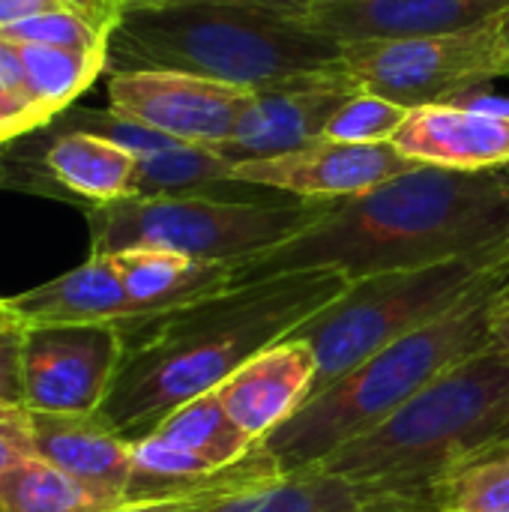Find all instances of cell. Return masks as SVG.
I'll list each match as a JSON object with an SVG mask.
<instances>
[{
  "instance_id": "cell-1",
  "label": "cell",
  "mask_w": 509,
  "mask_h": 512,
  "mask_svg": "<svg viewBox=\"0 0 509 512\" xmlns=\"http://www.w3.org/2000/svg\"><path fill=\"white\" fill-rule=\"evenodd\" d=\"M348 282L333 270L276 273L120 327L123 360L99 417L129 441L147 435L180 405L225 384L258 351L288 339Z\"/></svg>"
},
{
  "instance_id": "cell-2",
  "label": "cell",
  "mask_w": 509,
  "mask_h": 512,
  "mask_svg": "<svg viewBox=\"0 0 509 512\" xmlns=\"http://www.w3.org/2000/svg\"><path fill=\"white\" fill-rule=\"evenodd\" d=\"M507 237L509 168L420 165L366 195L333 201L318 222L288 243L234 264V276L249 282L276 273L333 270L354 282L477 255Z\"/></svg>"
},
{
  "instance_id": "cell-3",
  "label": "cell",
  "mask_w": 509,
  "mask_h": 512,
  "mask_svg": "<svg viewBox=\"0 0 509 512\" xmlns=\"http://www.w3.org/2000/svg\"><path fill=\"white\" fill-rule=\"evenodd\" d=\"M342 45L264 0H165L120 12L108 72H186L249 90L339 72Z\"/></svg>"
},
{
  "instance_id": "cell-4",
  "label": "cell",
  "mask_w": 509,
  "mask_h": 512,
  "mask_svg": "<svg viewBox=\"0 0 509 512\" xmlns=\"http://www.w3.org/2000/svg\"><path fill=\"white\" fill-rule=\"evenodd\" d=\"M507 285L509 270L492 276L444 318L381 348L336 384L315 393L258 444L276 459L282 474L321 468L333 453L384 426L456 363L483 351L492 339L498 294Z\"/></svg>"
},
{
  "instance_id": "cell-5",
  "label": "cell",
  "mask_w": 509,
  "mask_h": 512,
  "mask_svg": "<svg viewBox=\"0 0 509 512\" xmlns=\"http://www.w3.org/2000/svg\"><path fill=\"white\" fill-rule=\"evenodd\" d=\"M507 438L509 351L486 345L321 468L348 480L426 495L438 477Z\"/></svg>"
},
{
  "instance_id": "cell-6",
  "label": "cell",
  "mask_w": 509,
  "mask_h": 512,
  "mask_svg": "<svg viewBox=\"0 0 509 512\" xmlns=\"http://www.w3.org/2000/svg\"><path fill=\"white\" fill-rule=\"evenodd\" d=\"M333 201H303L291 195L258 198H120L84 210L90 228V255H114L126 249H168L198 261L243 264L264 255L312 222Z\"/></svg>"
},
{
  "instance_id": "cell-7",
  "label": "cell",
  "mask_w": 509,
  "mask_h": 512,
  "mask_svg": "<svg viewBox=\"0 0 509 512\" xmlns=\"http://www.w3.org/2000/svg\"><path fill=\"white\" fill-rule=\"evenodd\" d=\"M504 270H509V261L498 243L495 249L456 261L348 282L336 300L291 333V339L306 342L318 357L312 396L381 348L444 318Z\"/></svg>"
},
{
  "instance_id": "cell-8",
  "label": "cell",
  "mask_w": 509,
  "mask_h": 512,
  "mask_svg": "<svg viewBox=\"0 0 509 512\" xmlns=\"http://www.w3.org/2000/svg\"><path fill=\"white\" fill-rule=\"evenodd\" d=\"M339 72L357 90L378 93L411 111L447 105L509 75L501 18L459 33L351 42L342 45Z\"/></svg>"
},
{
  "instance_id": "cell-9",
  "label": "cell",
  "mask_w": 509,
  "mask_h": 512,
  "mask_svg": "<svg viewBox=\"0 0 509 512\" xmlns=\"http://www.w3.org/2000/svg\"><path fill=\"white\" fill-rule=\"evenodd\" d=\"M117 324L24 327V408L42 414H99L123 360Z\"/></svg>"
},
{
  "instance_id": "cell-10",
  "label": "cell",
  "mask_w": 509,
  "mask_h": 512,
  "mask_svg": "<svg viewBox=\"0 0 509 512\" xmlns=\"http://www.w3.org/2000/svg\"><path fill=\"white\" fill-rule=\"evenodd\" d=\"M252 102L249 87L186 72H108V108L183 144H228Z\"/></svg>"
},
{
  "instance_id": "cell-11",
  "label": "cell",
  "mask_w": 509,
  "mask_h": 512,
  "mask_svg": "<svg viewBox=\"0 0 509 512\" xmlns=\"http://www.w3.org/2000/svg\"><path fill=\"white\" fill-rule=\"evenodd\" d=\"M420 168L393 144H348L318 138L300 150L249 159L231 168V183L267 189L303 201H342Z\"/></svg>"
},
{
  "instance_id": "cell-12",
  "label": "cell",
  "mask_w": 509,
  "mask_h": 512,
  "mask_svg": "<svg viewBox=\"0 0 509 512\" xmlns=\"http://www.w3.org/2000/svg\"><path fill=\"white\" fill-rule=\"evenodd\" d=\"M360 93L342 72L303 75L255 90L228 144L216 147L228 162L270 159L324 138L336 111Z\"/></svg>"
},
{
  "instance_id": "cell-13",
  "label": "cell",
  "mask_w": 509,
  "mask_h": 512,
  "mask_svg": "<svg viewBox=\"0 0 509 512\" xmlns=\"http://www.w3.org/2000/svg\"><path fill=\"white\" fill-rule=\"evenodd\" d=\"M509 12V0H339L294 12L306 27L339 45L459 33Z\"/></svg>"
},
{
  "instance_id": "cell-14",
  "label": "cell",
  "mask_w": 509,
  "mask_h": 512,
  "mask_svg": "<svg viewBox=\"0 0 509 512\" xmlns=\"http://www.w3.org/2000/svg\"><path fill=\"white\" fill-rule=\"evenodd\" d=\"M315 375V351L288 336L246 360L225 384L216 387V396L228 417L258 444L309 402Z\"/></svg>"
},
{
  "instance_id": "cell-15",
  "label": "cell",
  "mask_w": 509,
  "mask_h": 512,
  "mask_svg": "<svg viewBox=\"0 0 509 512\" xmlns=\"http://www.w3.org/2000/svg\"><path fill=\"white\" fill-rule=\"evenodd\" d=\"M417 165L450 171L509 168V117L480 114L462 105L414 108L390 141Z\"/></svg>"
},
{
  "instance_id": "cell-16",
  "label": "cell",
  "mask_w": 509,
  "mask_h": 512,
  "mask_svg": "<svg viewBox=\"0 0 509 512\" xmlns=\"http://www.w3.org/2000/svg\"><path fill=\"white\" fill-rule=\"evenodd\" d=\"M30 435L33 456L108 498L126 501L132 483V441L99 414L30 411Z\"/></svg>"
},
{
  "instance_id": "cell-17",
  "label": "cell",
  "mask_w": 509,
  "mask_h": 512,
  "mask_svg": "<svg viewBox=\"0 0 509 512\" xmlns=\"http://www.w3.org/2000/svg\"><path fill=\"white\" fill-rule=\"evenodd\" d=\"M0 300L21 327H57V324L123 327L135 321V306L123 288V279L111 255H90L84 264L72 267L69 273Z\"/></svg>"
},
{
  "instance_id": "cell-18",
  "label": "cell",
  "mask_w": 509,
  "mask_h": 512,
  "mask_svg": "<svg viewBox=\"0 0 509 512\" xmlns=\"http://www.w3.org/2000/svg\"><path fill=\"white\" fill-rule=\"evenodd\" d=\"M210 512H432V507L417 492L309 468L234 495Z\"/></svg>"
},
{
  "instance_id": "cell-19",
  "label": "cell",
  "mask_w": 509,
  "mask_h": 512,
  "mask_svg": "<svg viewBox=\"0 0 509 512\" xmlns=\"http://www.w3.org/2000/svg\"><path fill=\"white\" fill-rule=\"evenodd\" d=\"M111 258L135 306V321L183 309L237 282L234 264L198 261L168 249H126Z\"/></svg>"
},
{
  "instance_id": "cell-20",
  "label": "cell",
  "mask_w": 509,
  "mask_h": 512,
  "mask_svg": "<svg viewBox=\"0 0 509 512\" xmlns=\"http://www.w3.org/2000/svg\"><path fill=\"white\" fill-rule=\"evenodd\" d=\"M231 168L234 162H228L216 147L174 144L168 150L138 159L132 195L135 198H171V195L231 198L222 195V189L237 186L231 183Z\"/></svg>"
},
{
  "instance_id": "cell-21",
  "label": "cell",
  "mask_w": 509,
  "mask_h": 512,
  "mask_svg": "<svg viewBox=\"0 0 509 512\" xmlns=\"http://www.w3.org/2000/svg\"><path fill=\"white\" fill-rule=\"evenodd\" d=\"M147 435L171 447H180L210 462L213 468H228L243 456H249V450L255 447V441L228 417L216 390L180 405L165 420H159Z\"/></svg>"
},
{
  "instance_id": "cell-22",
  "label": "cell",
  "mask_w": 509,
  "mask_h": 512,
  "mask_svg": "<svg viewBox=\"0 0 509 512\" xmlns=\"http://www.w3.org/2000/svg\"><path fill=\"white\" fill-rule=\"evenodd\" d=\"M21 54L33 105L54 123L108 69V51L12 42Z\"/></svg>"
},
{
  "instance_id": "cell-23",
  "label": "cell",
  "mask_w": 509,
  "mask_h": 512,
  "mask_svg": "<svg viewBox=\"0 0 509 512\" xmlns=\"http://www.w3.org/2000/svg\"><path fill=\"white\" fill-rule=\"evenodd\" d=\"M123 501L108 498L39 456L0 474V512H105Z\"/></svg>"
},
{
  "instance_id": "cell-24",
  "label": "cell",
  "mask_w": 509,
  "mask_h": 512,
  "mask_svg": "<svg viewBox=\"0 0 509 512\" xmlns=\"http://www.w3.org/2000/svg\"><path fill=\"white\" fill-rule=\"evenodd\" d=\"M426 498L432 512H509V441L438 477Z\"/></svg>"
},
{
  "instance_id": "cell-25",
  "label": "cell",
  "mask_w": 509,
  "mask_h": 512,
  "mask_svg": "<svg viewBox=\"0 0 509 512\" xmlns=\"http://www.w3.org/2000/svg\"><path fill=\"white\" fill-rule=\"evenodd\" d=\"M282 477V468L276 465V459L255 444L249 450V456H243L240 462L228 465L216 480H210L207 486H198L192 492H180V495H162V498H144V501H123L117 507L105 512H210L219 507L222 501L243 495L249 489L267 486L273 480Z\"/></svg>"
},
{
  "instance_id": "cell-26",
  "label": "cell",
  "mask_w": 509,
  "mask_h": 512,
  "mask_svg": "<svg viewBox=\"0 0 509 512\" xmlns=\"http://www.w3.org/2000/svg\"><path fill=\"white\" fill-rule=\"evenodd\" d=\"M51 126L60 132H87V135L105 138V141L129 150L138 159L159 153V150H168L174 144H183V141H177L165 132H156V129L132 120V117H123L114 108H66Z\"/></svg>"
},
{
  "instance_id": "cell-27",
  "label": "cell",
  "mask_w": 509,
  "mask_h": 512,
  "mask_svg": "<svg viewBox=\"0 0 509 512\" xmlns=\"http://www.w3.org/2000/svg\"><path fill=\"white\" fill-rule=\"evenodd\" d=\"M411 108L390 102L378 93H354L330 120L324 138L348 141V144H390Z\"/></svg>"
},
{
  "instance_id": "cell-28",
  "label": "cell",
  "mask_w": 509,
  "mask_h": 512,
  "mask_svg": "<svg viewBox=\"0 0 509 512\" xmlns=\"http://www.w3.org/2000/svg\"><path fill=\"white\" fill-rule=\"evenodd\" d=\"M9 42L27 45H54V48H78V51H108V33L96 30L84 15L72 9H54L0 30Z\"/></svg>"
},
{
  "instance_id": "cell-29",
  "label": "cell",
  "mask_w": 509,
  "mask_h": 512,
  "mask_svg": "<svg viewBox=\"0 0 509 512\" xmlns=\"http://www.w3.org/2000/svg\"><path fill=\"white\" fill-rule=\"evenodd\" d=\"M21 339H24V327L15 318L0 324V408L24 405Z\"/></svg>"
},
{
  "instance_id": "cell-30",
  "label": "cell",
  "mask_w": 509,
  "mask_h": 512,
  "mask_svg": "<svg viewBox=\"0 0 509 512\" xmlns=\"http://www.w3.org/2000/svg\"><path fill=\"white\" fill-rule=\"evenodd\" d=\"M33 456V435H30V411L0 408V474L15 468L21 459Z\"/></svg>"
},
{
  "instance_id": "cell-31",
  "label": "cell",
  "mask_w": 509,
  "mask_h": 512,
  "mask_svg": "<svg viewBox=\"0 0 509 512\" xmlns=\"http://www.w3.org/2000/svg\"><path fill=\"white\" fill-rule=\"evenodd\" d=\"M42 126H48V123H45L36 111H30V108H24L21 102H15V99L3 90V84H0V147H6V144L24 138V135L36 132V129H42Z\"/></svg>"
},
{
  "instance_id": "cell-32",
  "label": "cell",
  "mask_w": 509,
  "mask_h": 512,
  "mask_svg": "<svg viewBox=\"0 0 509 512\" xmlns=\"http://www.w3.org/2000/svg\"><path fill=\"white\" fill-rule=\"evenodd\" d=\"M63 3H66L72 12L84 15L96 30H102V33H108V36H111V30L117 27L120 12H123L120 0H63Z\"/></svg>"
},
{
  "instance_id": "cell-33",
  "label": "cell",
  "mask_w": 509,
  "mask_h": 512,
  "mask_svg": "<svg viewBox=\"0 0 509 512\" xmlns=\"http://www.w3.org/2000/svg\"><path fill=\"white\" fill-rule=\"evenodd\" d=\"M54 9H69V6L63 0H0V30Z\"/></svg>"
},
{
  "instance_id": "cell-34",
  "label": "cell",
  "mask_w": 509,
  "mask_h": 512,
  "mask_svg": "<svg viewBox=\"0 0 509 512\" xmlns=\"http://www.w3.org/2000/svg\"><path fill=\"white\" fill-rule=\"evenodd\" d=\"M453 105H462V108H471V111H480V114H492V117H509V96L492 93L489 87L468 90L459 99H453Z\"/></svg>"
},
{
  "instance_id": "cell-35",
  "label": "cell",
  "mask_w": 509,
  "mask_h": 512,
  "mask_svg": "<svg viewBox=\"0 0 509 512\" xmlns=\"http://www.w3.org/2000/svg\"><path fill=\"white\" fill-rule=\"evenodd\" d=\"M276 9H288V12H300V9H309V6H318V3H339V0H264Z\"/></svg>"
},
{
  "instance_id": "cell-36",
  "label": "cell",
  "mask_w": 509,
  "mask_h": 512,
  "mask_svg": "<svg viewBox=\"0 0 509 512\" xmlns=\"http://www.w3.org/2000/svg\"><path fill=\"white\" fill-rule=\"evenodd\" d=\"M501 48H504V54L509 57V12L501 18Z\"/></svg>"
},
{
  "instance_id": "cell-37",
  "label": "cell",
  "mask_w": 509,
  "mask_h": 512,
  "mask_svg": "<svg viewBox=\"0 0 509 512\" xmlns=\"http://www.w3.org/2000/svg\"><path fill=\"white\" fill-rule=\"evenodd\" d=\"M150 3H165V0H120L123 9H132V6H150Z\"/></svg>"
},
{
  "instance_id": "cell-38",
  "label": "cell",
  "mask_w": 509,
  "mask_h": 512,
  "mask_svg": "<svg viewBox=\"0 0 509 512\" xmlns=\"http://www.w3.org/2000/svg\"><path fill=\"white\" fill-rule=\"evenodd\" d=\"M9 318H12V312H9V309L3 306V300H0V324H3V321H9Z\"/></svg>"
},
{
  "instance_id": "cell-39",
  "label": "cell",
  "mask_w": 509,
  "mask_h": 512,
  "mask_svg": "<svg viewBox=\"0 0 509 512\" xmlns=\"http://www.w3.org/2000/svg\"><path fill=\"white\" fill-rule=\"evenodd\" d=\"M501 249H504V255H507V261H509V237L501 243Z\"/></svg>"
},
{
  "instance_id": "cell-40",
  "label": "cell",
  "mask_w": 509,
  "mask_h": 512,
  "mask_svg": "<svg viewBox=\"0 0 509 512\" xmlns=\"http://www.w3.org/2000/svg\"><path fill=\"white\" fill-rule=\"evenodd\" d=\"M507 441H509V438H507Z\"/></svg>"
}]
</instances>
